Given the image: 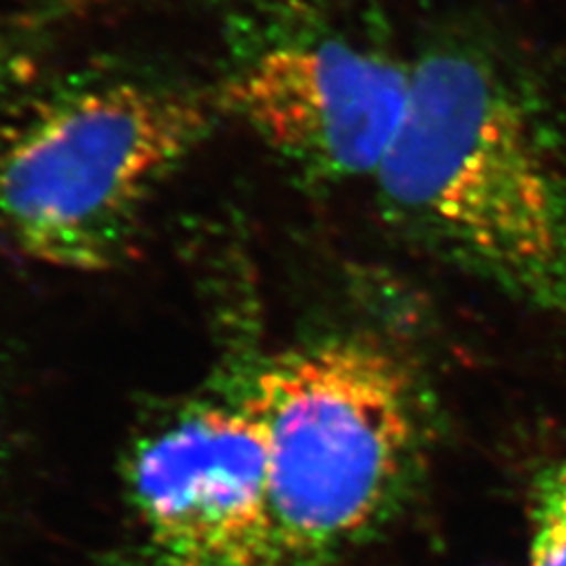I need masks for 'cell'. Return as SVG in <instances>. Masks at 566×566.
Listing matches in <instances>:
<instances>
[{
  "mask_svg": "<svg viewBox=\"0 0 566 566\" xmlns=\"http://www.w3.org/2000/svg\"><path fill=\"white\" fill-rule=\"evenodd\" d=\"M385 206L528 303L566 305V177L522 87L482 50L411 64L378 172Z\"/></svg>",
  "mask_w": 566,
  "mask_h": 566,
  "instance_id": "6da1fadb",
  "label": "cell"
},
{
  "mask_svg": "<svg viewBox=\"0 0 566 566\" xmlns=\"http://www.w3.org/2000/svg\"><path fill=\"white\" fill-rule=\"evenodd\" d=\"M210 114L187 87L128 76L14 99L0 112V227L50 268L112 270Z\"/></svg>",
  "mask_w": 566,
  "mask_h": 566,
  "instance_id": "7a4b0ae2",
  "label": "cell"
},
{
  "mask_svg": "<svg viewBox=\"0 0 566 566\" xmlns=\"http://www.w3.org/2000/svg\"><path fill=\"white\" fill-rule=\"evenodd\" d=\"M245 392L268 437L283 557L312 566L395 501L418 441L411 378L374 345L331 340L268 359L248 374Z\"/></svg>",
  "mask_w": 566,
  "mask_h": 566,
  "instance_id": "3957f363",
  "label": "cell"
},
{
  "mask_svg": "<svg viewBox=\"0 0 566 566\" xmlns=\"http://www.w3.org/2000/svg\"><path fill=\"white\" fill-rule=\"evenodd\" d=\"M123 566H289L270 499L268 437L245 378L175 403L128 453Z\"/></svg>",
  "mask_w": 566,
  "mask_h": 566,
  "instance_id": "277c9868",
  "label": "cell"
},
{
  "mask_svg": "<svg viewBox=\"0 0 566 566\" xmlns=\"http://www.w3.org/2000/svg\"><path fill=\"white\" fill-rule=\"evenodd\" d=\"M411 95V64L345 41L262 50L222 85L218 109L324 180L374 177Z\"/></svg>",
  "mask_w": 566,
  "mask_h": 566,
  "instance_id": "5b68a950",
  "label": "cell"
},
{
  "mask_svg": "<svg viewBox=\"0 0 566 566\" xmlns=\"http://www.w3.org/2000/svg\"><path fill=\"white\" fill-rule=\"evenodd\" d=\"M528 566H566V465L547 474L538 491Z\"/></svg>",
  "mask_w": 566,
  "mask_h": 566,
  "instance_id": "8992f818",
  "label": "cell"
},
{
  "mask_svg": "<svg viewBox=\"0 0 566 566\" xmlns=\"http://www.w3.org/2000/svg\"><path fill=\"white\" fill-rule=\"evenodd\" d=\"M39 33L33 29H0V112L22 95L33 69Z\"/></svg>",
  "mask_w": 566,
  "mask_h": 566,
  "instance_id": "52a82bcc",
  "label": "cell"
},
{
  "mask_svg": "<svg viewBox=\"0 0 566 566\" xmlns=\"http://www.w3.org/2000/svg\"><path fill=\"white\" fill-rule=\"evenodd\" d=\"M3 434H0V463H3Z\"/></svg>",
  "mask_w": 566,
  "mask_h": 566,
  "instance_id": "ba28073f",
  "label": "cell"
}]
</instances>
